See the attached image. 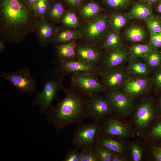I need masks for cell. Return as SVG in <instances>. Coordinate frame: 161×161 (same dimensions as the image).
<instances>
[{
  "label": "cell",
  "instance_id": "681fc988",
  "mask_svg": "<svg viewBox=\"0 0 161 161\" xmlns=\"http://www.w3.org/2000/svg\"><path fill=\"white\" fill-rule=\"evenodd\" d=\"M53 1H57L58 0H52Z\"/></svg>",
  "mask_w": 161,
  "mask_h": 161
},
{
  "label": "cell",
  "instance_id": "30bf717a",
  "mask_svg": "<svg viewBox=\"0 0 161 161\" xmlns=\"http://www.w3.org/2000/svg\"><path fill=\"white\" fill-rule=\"evenodd\" d=\"M152 88L149 77L129 76L120 90L135 101L148 95Z\"/></svg>",
  "mask_w": 161,
  "mask_h": 161
},
{
  "label": "cell",
  "instance_id": "7c38bea8",
  "mask_svg": "<svg viewBox=\"0 0 161 161\" xmlns=\"http://www.w3.org/2000/svg\"><path fill=\"white\" fill-rule=\"evenodd\" d=\"M129 76L125 64L101 71L99 74L107 92L120 90Z\"/></svg>",
  "mask_w": 161,
  "mask_h": 161
},
{
  "label": "cell",
  "instance_id": "f907efd6",
  "mask_svg": "<svg viewBox=\"0 0 161 161\" xmlns=\"http://www.w3.org/2000/svg\"><path fill=\"white\" fill-rule=\"evenodd\" d=\"M160 20L161 21V16L160 17Z\"/></svg>",
  "mask_w": 161,
  "mask_h": 161
},
{
  "label": "cell",
  "instance_id": "8992f818",
  "mask_svg": "<svg viewBox=\"0 0 161 161\" xmlns=\"http://www.w3.org/2000/svg\"><path fill=\"white\" fill-rule=\"evenodd\" d=\"M99 74L90 72L71 74V84L88 98L107 92Z\"/></svg>",
  "mask_w": 161,
  "mask_h": 161
},
{
  "label": "cell",
  "instance_id": "1f68e13d",
  "mask_svg": "<svg viewBox=\"0 0 161 161\" xmlns=\"http://www.w3.org/2000/svg\"><path fill=\"white\" fill-rule=\"evenodd\" d=\"M53 1L52 0H38L33 10L35 17L45 18Z\"/></svg>",
  "mask_w": 161,
  "mask_h": 161
},
{
  "label": "cell",
  "instance_id": "5b68a950",
  "mask_svg": "<svg viewBox=\"0 0 161 161\" xmlns=\"http://www.w3.org/2000/svg\"><path fill=\"white\" fill-rule=\"evenodd\" d=\"M109 14L101 13L97 17L82 21L78 29L80 43L95 44L100 47L110 29L109 23Z\"/></svg>",
  "mask_w": 161,
  "mask_h": 161
},
{
  "label": "cell",
  "instance_id": "d4e9b609",
  "mask_svg": "<svg viewBox=\"0 0 161 161\" xmlns=\"http://www.w3.org/2000/svg\"><path fill=\"white\" fill-rule=\"evenodd\" d=\"M124 34L127 40L134 44L143 41L147 36L145 29L137 24H133L128 26L125 30Z\"/></svg>",
  "mask_w": 161,
  "mask_h": 161
},
{
  "label": "cell",
  "instance_id": "9a60e30c",
  "mask_svg": "<svg viewBox=\"0 0 161 161\" xmlns=\"http://www.w3.org/2000/svg\"><path fill=\"white\" fill-rule=\"evenodd\" d=\"M77 60L93 67H98L102 58L103 51L95 44H77L75 49Z\"/></svg>",
  "mask_w": 161,
  "mask_h": 161
},
{
  "label": "cell",
  "instance_id": "60d3db41",
  "mask_svg": "<svg viewBox=\"0 0 161 161\" xmlns=\"http://www.w3.org/2000/svg\"><path fill=\"white\" fill-rule=\"evenodd\" d=\"M81 153L76 148L71 149L66 154L63 161H80Z\"/></svg>",
  "mask_w": 161,
  "mask_h": 161
},
{
  "label": "cell",
  "instance_id": "5bb4252c",
  "mask_svg": "<svg viewBox=\"0 0 161 161\" xmlns=\"http://www.w3.org/2000/svg\"><path fill=\"white\" fill-rule=\"evenodd\" d=\"M113 109L114 112L129 118L134 101L120 90L105 93Z\"/></svg>",
  "mask_w": 161,
  "mask_h": 161
},
{
  "label": "cell",
  "instance_id": "d590c367",
  "mask_svg": "<svg viewBox=\"0 0 161 161\" xmlns=\"http://www.w3.org/2000/svg\"><path fill=\"white\" fill-rule=\"evenodd\" d=\"M151 79L152 88L157 94L161 92V65L154 69Z\"/></svg>",
  "mask_w": 161,
  "mask_h": 161
},
{
  "label": "cell",
  "instance_id": "277c9868",
  "mask_svg": "<svg viewBox=\"0 0 161 161\" xmlns=\"http://www.w3.org/2000/svg\"><path fill=\"white\" fill-rule=\"evenodd\" d=\"M158 116L157 100L149 95L134 101L129 118L136 136L141 138L152 122Z\"/></svg>",
  "mask_w": 161,
  "mask_h": 161
},
{
  "label": "cell",
  "instance_id": "7a4b0ae2",
  "mask_svg": "<svg viewBox=\"0 0 161 161\" xmlns=\"http://www.w3.org/2000/svg\"><path fill=\"white\" fill-rule=\"evenodd\" d=\"M65 97L48 112V120L57 132L88 117V98L71 84L64 91Z\"/></svg>",
  "mask_w": 161,
  "mask_h": 161
},
{
  "label": "cell",
  "instance_id": "d6a6232c",
  "mask_svg": "<svg viewBox=\"0 0 161 161\" xmlns=\"http://www.w3.org/2000/svg\"><path fill=\"white\" fill-rule=\"evenodd\" d=\"M144 60L152 70L161 65V50L151 49Z\"/></svg>",
  "mask_w": 161,
  "mask_h": 161
},
{
  "label": "cell",
  "instance_id": "ee69618b",
  "mask_svg": "<svg viewBox=\"0 0 161 161\" xmlns=\"http://www.w3.org/2000/svg\"><path fill=\"white\" fill-rule=\"evenodd\" d=\"M28 9L33 11L35 5L38 0H22Z\"/></svg>",
  "mask_w": 161,
  "mask_h": 161
},
{
  "label": "cell",
  "instance_id": "c3c4849f",
  "mask_svg": "<svg viewBox=\"0 0 161 161\" xmlns=\"http://www.w3.org/2000/svg\"><path fill=\"white\" fill-rule=\"evenodd\" d=\"M156 9L157 12L161 13V0H160L157 3Z\"/></svg>",
  "mask_w": 161,
  "mask_h": 161
},
{
  "label": "cell",
  "instance_id": "44dd1931",
  "mask_svg": "<svg viewBox=\"0 0 161 161\" xmlns=\"http://www.w3.org/2000/svg\"><path fill=\"white\" fill-rule=\"evenodd\" d=\"M126 68L128 74L131 76L148 77L151 69L143 59L130 57Z\"/></svg>",
  "mask_w": 161,
  "mask_h": 161
},
{
  "label": "cell",
  "instance_id": "ba28073f",
  "mask_svg": "<svg viewBox=\"0 0 161 161\" xmlns=\"http://www.w3.org/2000/svg\"><path fill=\"white\" fill-rule=\"evenodd\" d=\"M100 125V134L114 135L129 140L136 136L129 119L114 112L110 114Z\"/></svg>",
  "mask_w": 161,
  "mask_h": 161
},
{
  "label": "cell",
  "instance_id": "7bdbcfd3",
  "mask_svg": "<svg viewBox=\"0 0 161 161\" xmlns=\"http://www.w3.org/2000/svg\"><path fill=\"white\" fill-rule=\"evenodd\" d=\"M112 161H130V160L129 157L114 152Z\"/></svg>",
  "mask_w": 161,
  "mask_h": 161
},
{
  "label": "cell",
  "instance_id": "4316f807",
  "mask_svg": "<svg viewBox=\"0 0 161 161\" xmlns=\"http://www.w3.org/2000/svg\"><path fill=\"white\" fill-rule=\"evenodd\" d=\"M123 46V39L120 32H116L110 28L100 48L103 51H108L118 49Z\"/></svg>",
  "mask_w": 161,
  "mask_h": 161
},
{
  "label": "cell",
  "instance_id": "bcb514c9",
  "mask_svg": "<svg viewBox=\"0 0 161 161\" xmlns=\"http://www.w3.org/2000/svg\"><path fill=\"white\" fill-rule=\"evenodd\" d=\"M6 43L3 40L0 39V53H1L6 47Z\"/></svg>",
  "mask_w": 161,
  "mask_h": 161
},
{
  "label": "cell",
  "instance_id": "7dc6e473",
  "mask_svg": "<svg viewBox=\"0 0 161 161\" xmlns=\"http://www.w3.org/2000/svg\"><path fill=\"white\" fill-rule=\"evenodd\" d=\"M160 0H138L139 1H141L146 2L153 5L157 3Z\"/></svg>",
  "mask_w": 161,
  "mask_h": 161
},
{
  "label": "cell",
  "instance_id": "e575fe53",
  "mask_svg": "<svg viewBox=\"0 0 161 161\" xmlns=\"http://www.w3.org/2000/svg\"><path fill=\"white\" fill-rule=\"evenodd\" d=\"M146 143L147 161H161V145Z\"/></svg>",
  "mask_w": 161,
  "mask_h": 161
},
{
  "label": "cell",
  "instance_id": "e0dca14e",
  "mask_svg": "<svg viewBox=\"0 0 161 161\" xmlns=\"http://www.w3.org/2000/svg\"><path fill=\"white\" fill-rule=\"evenodd\" d=\"M57 26L47 21L45 18H37L34 25L33 32L38 43L43 47L52 43Z\"/></svg>",
  "mask_w": 161,
  "mask_h": 161
},
{
  "label": "cell",
  "instance_id": "f6af8a7d",
  "mask_svg": "<svg viewBox=\"0 0 161 161\" xmlns=\"http://www.w3.org/2000/svg\"><path fill=\"white\" fill-rule=\"evenodd\" d=\"M157 109L158 116H161V92L158 94Z\"/></svg>",
  "mask_w": 161,
  "mask_h": 161
},
{
  "label": "cell",
  "instance_id": "d6986e66",
  "mask_svg": "<svg viewBox=\"0 0 161 161\" xmlns=\"http://www.w3.org/2000/svg\"><path fill=\"white\" fill-rule=\"evenodd\" d=\"M78 30L68 28L62 25L57 26L52 43L55 45L66 44L79 40Z\"/></svg>",
  "mask_w": 161,
  "mask_h": 161
},
{
  "label": "cell",
  "instance_id": "ac0fdd59",
  "mask_svg": "<svg viewBox=\"0 0 161 161\" xmlns=\"http://www.w3.org/2000/svg\"><path fill=\"white\" fill-rule=\"evenodd\" d=\"M129 140L114 135L100 134L98 144L129 158Z\"/></svg>",
  "mask_w": 161,
  "mask_h": 161
},
{
  "label": "cell",
  "instance_id": "8fae6325",
  "mask_svg": "<svg viewBox=\"0 0 161 161\" xmlns=\"http://www.w3.org/2000/svg\"><path fill=\"white\" fill-rule=\"evenodd\" d=\"M88 117L101 123L114 111L105 93L88 98Z\"/></svg>",
  "mask_w": 161,
  "mask_h": 161
},
{
  "label": "cell",
  "instance_id": "ab89813d",
  "mask_svg": "<svg viewBox=\"0 0 161 161\" xmlns=\"http://www.w3.org/2000/svg\"><path fill=\"white\" fill-rule=\"evenodd\" d=\"M148 45L151 49L161 48V33L150 32Z\"/></svg>",
  "mask_w": 161,
  "mask_h": 161
},
{
  "label": "cell",
  "instance_id": "4fadbf2b",
  "mask_svg": "<svg viewBox=\"0 0 161 161\" xmlns=\"http://www.w3.org/2000/svg\"><path fill=\"white\" fill-rule=\"evenodd\" d=\"M53 69L65 77L76 72H90L99 75L101 72L98 67H93L78 60H61L55 58L52 61Z\"/></svg>",
  "mask_w": 161,
  "mask_h": 161
},
{
  "label": "cell",
  "instance_id": "9c48e42d",
  "mask_svg": "<svg viewBox=\"0 0 161 161\" xmlns=\"http://www.w3.org/2000/svg\"><path fill=\"white\" fill-rule=\"evenodd\" d=\"M0 76L8 81L14 88L22 92L31 95L37 91L36 81L27 66L14 72H2Z\"/></svg>",
  "mask_w": 161,
  "mask_h": 161
},
{
  "label": "cell",
  "instance_id": "f35d334b",
  "mask_svg": "<svg viewBox=\"0 0 161 161\" xmlns=\"http://www.w3.org/2000/svg\"><path fill=\"white\" fill-rule=\"evenodd\" d=\"M80 161H98L95 148L81 151Z\"/></svg>",
  "mask_w": 161,
  "mask_h": 161
},
{
  "label": "cell",
  "instance_id": "f1b7e54d",
  "mask_svg": "<svg viewBox=\"0 0 161 161\" xmlns=\"http://www.w3.org/2000/svg\"><path fill=\"white\" fill-rule=\"evenodd\" d=\"M131 20L126 13L114 11L109 14V23L110 28L113 31L120 32Z\"/></svg>",
  "mask_w": 161,
  "mask_h": 161
},
{
  "label": "cell",
  "instance_id": "ffe728a7",
  "mask_svg": "<svg viewBox=\"0 0 161 161\" xmlns=\"http://www.w3.org/2000/svg\"><path fill=\"white\" fill-rule=\"evenodd\" d=\"M126 13L131 20L136 19L144 21L154 16L153 5L138 1L133 4L131 10Z\"/></svg>",
  "mask_w": 161,
  "mask_h": 161
},
{
  "label": "cell",
  "instance_id": "74e56055",
  "mask_svg": "<svg viewBox=\"0 0 161 161\" xmlns=\"http://www.w3.org/2000/svg\"><path fill=\"white\" fill-rule=\"evenodd\" d=\"M144 21L149 32L161 33V21L160 19L153 16Z\"/></svg>",
  "mask_w": 161,
  "mask_h": 161
},
{
  "label": "cell",
  "instance_id": "6da1fadb",
  "mask_svg": "<svg viewBox=\"0 0 161 161\" xmlns=\"http://www.w3.org/2000/svg\"><path fill=\"white\" fill-rule=\"evenodd\" d=\"M37 18L22 0H0V39L21 43L33 32Z\"/></svg>",
  "mask_w": 161,
  "mask_h": 161
},
{
  "label": "cell",
  "instance_id": "b9f144b4",
  "mask_svg": "<svg viewBox=\"0 0 161 161\" xmlns=\"http://www.w3.org/2000/svg\"><path fill=\"white\" fill-rule=\"evenodd\" d=\"M69 8L74 11L79 10L84 0H62Z\"/></svg>",
  "mask_w": 161,
  "mask_h": 161
},
{
  "label": "cell",
  "instance_id": "484cf974",
  "mask_svg": "<svg viewBox=\"0 0 161 161\" xmlns=\"http://www.w3.org/2000/svg\"><path fill=\"white\" fill-rule=\"evenodd\" d=\"M102 10L98 3L92 1L81 6L78 10L79 16L82 21L89 20L98 16Z\"/></svg>",
  "mask_w": 161,
  "mask_h": 161
},
{
  "label": "cell",
  "instance_id": "8d00e7d4",
  "mask_svg": "<svg viewBox=\"0 0 161 161\" xmlns=\"http://www.w3.org/2000/svg\"><path fill=\"white\" fill-rule=\"evenodd\" d=\"M95 148L98 161H112L114 151L98 144Z\"/></svg>",
  "mask_w": 161,
  "mask_h": 161
},
{
  "label": "cell",
  "instance_id": "836d02e7",
  "mask_svg": "<svg viewBox=\"0 0 161 161\" xmlns=\"http://www.w3.org/2000/svg\"><path fill=\"white\" fill-rule=\"evenodd\" d=\"M103 4L108 8L114 11H121L126 9L133 3V0H102Z\"/></svg>",
  "mask_w": 161,
  "mask_h": 161
},
{
  "label": "cell",
  "instance_id": "4dcf8cb0",
  "mask_svg": "<svg viewBox=\"0 0 161 161\" xmlns=\"http://www.w3.org/2000/svg\"><path fill=\"white\" fill-rule=\"evenodd\" d=\"M151 49L148 44L135 43L127 48L130 57L144 59Z\"/></svg>",
  "mask_w": 161,
  "mask_h": 161
},
{
  "label": "cell",
  "instance_id": "52a82bcc",
  "mask_svg": "<svg viewBox=\"0 0 161 161\" xmlns=\"http://www.w3.org/2000/svg\"><path fill=\"white\" fill-rule=\"evenodd\" d=\"M100 134V123L82 122L78 124L73 133L72 143L75 148L81 151L94 148L98 144Z\"/></svg>",
  "mask_w": 161,
  "mask_h": 161
},
{
  "label": "cell",
  "instance_id": "83f0119b",
  "mask_svg": "<svg viewBox=\"0 0 161 161\" xmlns=\"http://www.w3.org/2000/svg\"><path fill=\"white\" fill-rule=\"evenodd\" d=\"M66 11L61 1H54L45 18L54 24L60 23Z\"/></svg>",
  "mask_w": 161,
  "mask_h": 161
},
{
  "label": "cell",
  "instance_id": "7402d4cb",
  "mask_svg": "<svg viewBox=\"0 0 161 161\" xmlns=\"http://www.w3.org/2000/svg\"><path fill=\"white\" fill-rule=\"evenodd\" d=\"M129 156L130 161H147L146 143L139 138L129 140Z\"/></svg>",
  "mask_w": 161,
  "mask_h": 161
},
{
  "label": "cell",
  "instance_id": "603a6c76",
  "mask_svg": "<svg viewBox=\"0 0 161 161\" xmlns=\"http://www.w3.org/2000/svg\"><path fill=\"white\" fill-rule=\"evenodd\" d=\"M141 139L147 143L161 145V116L152 122Z\"/></svg>",
  "mask_w": 161,
  "mask_h": 161
},
{
  "label": "cell",
  "instance_id": "2e32d148",
  "mask_svg": "<svg viewBox=\"0 0 161 161\" xmlns=\"http://www.w3.org/2000/svg\"><path fill=\"white\" fill-rule=\"evenodd\" d=\"M130 58L127 48L124 45L114 50L103 51L98 67L101 71L107 70L125 64Z\"/></svg>",
  "mask_w": 161,
  "mask_h": 161
},
{
  "label": "cell",
  "instance_id": "f546056e",
  "mask_svg": "<svg viewBox=\"0 0 161 161\" xmlns=\"http://www.w3.org/2000/svg\"><path fill=\"white\" fill-rule=\"evenodd\" d=\"M80 23L75 12L69 8L66 10L60 23L64 27L77 30L79 28Z\"/></svg>",
  "mask_w": 161,
  "mask_h": 161
},
{
  "label": "cell",
  "instance_id": "3957f363",
  "mask_svg": "<svg viewBox=\"0 0 161 161\" xmlns=\"http://www.w3.org/2000/svg\"><path fill=\"white\" fill-rule=\"evenodd\" d=\"M64 77L53 70L47 71L44 69L40 75V82L42 89L41 92H36V96L32 104L38 106L41 114H47L53 107L52 102L61 100L58 94L65 89L63 83Z\"/></svg>",
  "mask_w": 161,
  "mask_h": 161
},
{
  "label": "cell",
  "instance_id": "cb8c5ba5",
  "mask_svg": "<svg viewBox=\"0 0 161 161\" xmlns=\"http://www.w3.org/2000/svg\"><path fill=\"white\" fill-rule=\"evenodd\" d=\"M77 40L60 44L55 45L54 51L56 58L61 60H77L75 47Z\"/></svg>",
  "mask_w": 161,
  "mask_h": 161
}]
</instances>
